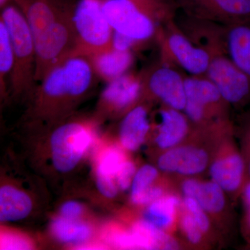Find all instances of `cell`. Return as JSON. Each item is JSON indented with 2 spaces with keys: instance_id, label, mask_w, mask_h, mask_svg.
I'll list each match as a JSON object with an SVG mask.
<instances>
[{
  "instance_id": "6da1fadb",
  "label": "cell",
  "mask_w": 250,
  "mask_h": 250,
  "mask_svg": "<svg viewBox=\"0 0 250 250\" xmlns=\"http://www.w3.org/2000/svg\"><path fill=\"white\" fill-rule=\"evenodd\" d=\"M0 20L7 28L14 49L11 84L18 91L28 89L35 81L36 49L32 33L25 16L16 4L1 10Z\"/></svg>"
},
{
  "instance_id": "7a4b0ae2",
  "label": "cell",
  "mask_w": 250,
  "mask_h": 250,
  "mask_svg": "<svg viewBox=\"0 0 250 250\" xmlns=\"http://www.w3.org/2000/svg\"><path fill=\"white\" fill-rule=\"evenodd\" d=\"M103 10L113 30L139 42L152 37L156 15L166 6L158 0H103Z\"/></svg>"
},
{
  "instance_id": "3957f363",
  "label": "cell",
  "mask_w": 250,
  "mask_h": 250,
  "mask_svg": "<svg viewBox=\"0 0 250 250\" xmlns=\"http://www.w3.org/2000/svg\"><path fill=\"white\" fill-rule=\"evenodd\" d=\"M76 52L84 55L111 47L113 29L103 10V0H80L72 10Z\"/></svg>"
},
{
  "instance_id": "277c9868",
  "label": "cell",
  "mask_w": 250,
  "mask_h": 250,
  "mask_svg": "<svg viewBox=\"0 0 250 250\" xmlns=\"http://www.w3.org/2000/svg\"><path fill=\"white\" fill-rule=\"evenodd\" d=\"M187 17L223 27L250 24V0H174Z\"/></svg>"
},
{
  "instance_id": "5b68a950",
  "label": "cell",
  "mask_w": 250,
  "mask_h": 250,
  "mask_svg": "<svg viewBox=\"0 0 250 250\" xmlns=\"http://www.w3.org/2000/svg\"><path fill=\"white\" fill-rule=\"evenodd\" d=\"M206 77L227 103L243 106L250 100V77L225 53L212 55Z\"/></svg>"
},
{
  "instance_id": "8992f818",
  "label": "cell",
  "mask_w": 250,
  "mask_h": 250,
  "mask_svg": "<svg viewBox=\"0 0 250 250\" xmlns=\"http://www.w3.org/2000/svg\"><path fill=\"white\" fill-rule=\"evenodd\" d=\"M91 136L80 123H69L56 129L51 137V149L54 167L61 172L72 170L88 147Z\"/></svg>"
},
{
  "instance_id": "52a82bcc",
  "label": "cell",
  "mask_w": 250,
  "mask_h": 250,
  "mask_svg": "<svg viewBox=\"0 0 250 250\" xmlns=\"http://www.w3.org/2000/svg\"><path fill=\"white\" fill-rule=\"evenodd\" d=\"M187 103L184 111L188 119L195 124H204L224 100L218 88L208 79L202 76L185 78Z\"/></svg>"
},
{
  "instance_id": "ba28073f",
  "label": "cell",
  "mask_w": 250,
  "mask_h": 250,
  "mask_svg": "<svg viewBox=\"0 0 250 250\" xmlns=\"http://www.w3.org/2000/svg\"><path fill=\"white\" fill-rule=\"evenodd\" d=\"M143 80V85L168 107L184 111L187 103L185 79L177 70L162 65L152 70Z\"/></svg>"
},
{
  "instance_id": "9c48e42d",
  "label": "cell",
  "mask_w": 250,
  "mask_h": 250,
  "mask_svg": "<svg viewBox=\"0 0 250 250\" xmlns=\"http://www.w3.org/2000/svg\"><path fill=\"white\" fill-rule=\"evenodd\" d=\"M165 45L177 63L192 76L206 75L211 60V54L193 43L182 31L168 32Z\"/></svg>"
},
{
  "instance_id": "30bf717a",
  "label": "cell",
  "mask_w": 250,
  "mask_h": 250,
  "mask_svg": "<svg viewBox=\"0 0 250 250\" xmlns=\"http://www.w3.org/2000/svg\"><path fill=\"white\" fill-rule=\"evenodd\" d=\"M211 180L218 184L225 192H241L247 179L246 166L241 152L232 144L221 153L210 166Z\"/></svg>"
},
{
  "instance_id": "8fae6325",
  "label": "cell",
  "mask_w": 250,
  "mask_h": 250,
  "mask_svg": "<svg viewBox=\"0 0 250 250\" xmlns=\"http://www.w3.org/2000/svg\"><path fill=\"white\" fill-rule=\"evenodd\" d=\"M208 161L209 156L203 148L177 146L166 149L159 157L158 166L164 172L192 176L205 171Z\"/></svg>"
},
{
  "instance_id": "7c38bea8",
  "label": "cell",
  "mask_w": 250,
  "mask_h": 250,
  "mask_svg": "<svg viewBox=\"0 0 250 250\" xmlns=\"http://www.w3.org/2000/svg\"><path fill=\"white\" fill-rule=\"evenodd\" d=\"M143 88L141 77L125 73L108 82L102 93V101L112 110L122 111L130 107L138 100Z\"/></svg>"
},
{
  "instance_id": "4fadbf2b",
  "label": "cell",
  "mask_w": 250,
  "mask_h": 250,
  "mask_svg": "<svg viewBox=\"0 0 250 250\" xmlns=\"http://www.w3.org/2000/svg\"><path fill=\"white\" fill-rule=\"evenodd\" d=\"M88 57L97 77L107 83L126 73L134 61L131 51L123 52L112 47Z\"/></svg>"
},
{
  "instance_id": "5bb4252c",
  "label": "cell",
  "mask_w": 250,
  "mask_h": 250,
  "mask_svg": "<svg viewBox=\"0 0 250 250\" xmlns=\"http://www.w3.org/2000/svg\"><path fill=\"white\" fill-rule=\"evenodd\" d=\"M182 191L184 197L195 199L207 213H218L225 208V190L213 181L186 179L182 184Z\"/></svg>"
},
{
  "instance_id": "9a60e30c",
  "label": "cell",
  "mask_w": 250,
  "mask_h": 250,
  "mask_svg": "<svg viewBox=\"0 0 250 250\" xmlns=\"http://www.w3.org/2000/svg\"><path fill=\"white\" fill-rule=\"evenodd\" d=\"M180 111L170 107L160 111V124L155 141L161 149L175 147L187 136L188 119Z\"/></svg>"
},
{
  "instance_id": "2e32d148",
  "label": "cell",
  "mask_w": 250,
  "mask_h": 250,
  "mask_svg": "<svg viewBox=\"0 0 250 250\" xmlns=\"http://www.w3.org/2000/svg\"><path fill=\"white\" fill-rule=\"evenodd\" d=\"M149 129L147 112L143 106L131 110L122 122L120 140L122 146L129 151H135L144 142Z\"/></svg>"
},
{
  "instance_id": "e0dca14e",
  "label": "cell",
  "mask_w": 250,
  "mask_h": 250,
  "mask_svg": "<svg viewBox=\"0 0 250 250\" xmlns=\"http://www.w3.org/2000/svg\"><path fill=\"white\" fill-rule=\"evenodd\" d=\"M134 237L136 249L177 250L178 242L147 220H140L133 225L131 230Z\"/></svg>"
},
{
  "instance_id": "ac0fdd59",
  "label": "cell",
  "mask_w": 250,
  "mask_h": 250,
  "mask_svg": "<svg viewBox=\"0 0 250 250\" xmlns=\"http://www.w3.org/2000/svg\"><path fill=\"white\" fill-rule=\"evenodd\" d=\"M226 50L231 60L250 77V24L227 28Z\"/></svg>"
},
{
  "instance_id": "d6986e66",
  "label": "cell",
  "mask_w": 250,
  "mask_h": 250,
  "mask_svg": "<svg viewBox=\"0 0 250 250\" xmlns=\"http://www.w3.org/2000/svg\"><path fill=\"white\" fill-rule=\"evenodd\" d=\"M31 199L27 194L12 187L6 186L0 190V220L16 221L22 220L30 213Z\"/></svg>"
},
{
  "instance_id": "ffe728a7",
  "label": "cell",
  "mask_w": 250,
  "mask_h": 250,
  "mask_svg": "<svg viewBox=\"0 0 250 250\" xmlns=\"http://www.w3.org/2000/svg\"><path fill=\"white\" fill-rule=\"evenodd\" d=\"M182 203L177 195H164L149 204L144 213L145 220L164 230L170 228L173 225L177 209Z\"/></svg>"
},
{
  "instance_id": "44dd1931",
  "label": "cell",
  "mask_w": 250,
  "mask_h": 250,
  "mask_svg": "<svg viewBox=\"0 0 250 250\" xmlns=\"http://www.w3.org/2000/svg\"><path fill=\"white\" fill-rule=\"evenodd\" d=\"M54 236L64 243H77L88 239L91 230L85 224L78 223L75 220L65 218L54 220L52 225Z\"/></svg>"
},
{
  "instance_id": "7402d4cb",
  "label": "cell",
  "mask_w": 250,
  "mask_h": 250,
  "mask_svg": "<svg viewBox=\"0 0 250 250\" xmlns=\"http://www.w3.org/2000/svg\"><path fill=\"white\" fill-rule=\"evenodd\" d=\"M14 65V54L9 33L4 22L0 20V82L1 89L6 81H10Z\"/></svg>"
},
{
  "instance_id": "603a6c76",
  "label": "cell",
  "mask_w": 250,
  "mask_h": 250,
  "mask_svg": "<svg viewBox=\"0 0 250 250\" xmlns=\"http://www.w3.org/2000/svg\"><path fill=\"white\" fill-rule=\"evenodd\" d=\"M158 175L157 169L149 165L143 166L136 172L131 184V198L133 203L136 204L140 197L152 187Z\"/></svg>"
},
{
  "instance_id": "cb8c5ba5",
  "label": "cell",
  "mask_w": 250,
  "mask_h": 250,
  "mask_svg": "<svg viewBox=\"0 0 250 250\" xmlns=\"http://www.w3.org/2000/svg\"><path fill=\"white\" fill-rule=\"evenodd\" d=\"M124 161V156L121 151L117 149H108L104 153L100 159L97 174L113 178L118 174Z\"/></svg>"
},
{
  "instance_id": "d4e9b609",
  "label": "cell",
  "mask_w": 250,
  "mask_h": 250,
  "mask_svg": "<svg viewBox=\"0 0 250 250\" xmlns=\"http://www.w3.org/2000/svg\"><path fill=\"white\" fill-rule=\"evenodd\" d=\"M184 209L192 215L200 229L204 233L208 232L210 228V220L207 212L192 197H184L182 201Z\"/></svg>"
},
{
  "instance_id": "484cf974",
  "label": "cell",
  "mask_w": 250,
  "mask_h": 250,
  "mask_svg": "<svg viewBox=\"0 0 250 250\" xmlns=\"http://www.w3.org/2000/svg\"><path fill=\"white\" fill-rule=\"evenodd\" d=\"M180 225L182 231L190 243L197 245L202 241L204 233L192 215L186 209L181 216Z\"/></svg>"
},
{
  "instance_id": "4316f807",
  "label": "cell",
  "mask_w": 250,
  "mask_h": 250,
  "mask_svg": "<svg viewBox=\"0 0 250 250\" xmlns=\"http://www.w3.org/2000/svg\"><path fill=\"white\" fill-rule=\"evenodd\" d=\"M241 141V153L246 166V179H250V113L242 119Z\"/></svg>"
},
{
  "instance_id": "83f0119b",
  "label": "cell",
  "mask_w": 250,
  "mask_h": 250,
  "mask_svg": "<svg viewBox=\"0 0 250 250\" xmlns=\"http://www.w3.org/2000/svg\"><path fill=\"white\" fill-rule=\"evenodd\" d=\"M136 170L134 164L131 161L123 162L116 175L118 187L121 190H127L131 187Z\"/></svg>"
},
{
  "instance_id": "f1b7e54d",
  "label": "cell",
  "mask_w": 250,
  "mask_h": 250,
  "mask_svg": "<svg viewBox=\"0 0 250 250\" xmlns=\"http://www.w3.org/2000/svg\"><path fill=\"white\" fill-rule=\"evenodd\" d=\"M30 248V243L19 235L6 233L1 236V250H28Z\"/></svg>"
},
{
  "instance_id": "f546056e",
  "label": "cell",
  "mask_w": 250,
  "mask_h": 250,
  "mask_svg": "<svg viewBox=\"0 0 250 250\" xmlns=\"http://www.w3.org/2000/svg\"><path fill=\"white\" fill-rule=\"evenodd\" d=\"M137 42L138 41L134 40L129 36L113 30L111 45L113 48L116 49L117 50L123 51V52L131 51V47Z\"/></svg>"
},
{
  "instance_id": "4dcf8cb0",
  "label": "cell",
  "mask_w": 250,
  "mask_h": 250,
  "mask_svg": "<svg viewBox=\"0 0 250 250\" xmlns=\"http://www.w3.org/2000/svg\"><path fill=\"white\" fill-rule=\"evenodd\" d=\"M97 186L98 190L105 197L112 198L118 193V188L113 178L97 174Z\"/></svg>"
},
{
  "instance_id": "1f68e13d",
  "label": "cell",
  "mask_w": 250,
  "mask_h": 250,
  "mask_svg": "<svg viewBox=\"0 0 250 250\" xmlns=\"http://www.w3.org/2000/svg\"><path fill=\"white\" fill-rule=\"evenodd\" d=\"M82 212V207L80 204L75 202H68L62 206L61 213L62 218L75 220Z\"/></svg>"
},
{
  "instance_id": "d6a6232c",
  "label": "cell",
  "mask_w": 250,
  "mask_h": 250,
  "mask_svg": "<svg viewBox=\"0 0 250 250\" xmlns=\"http://www.w3.org/2000/svg\"><path fill=\"white\" fill-rule=\"evenodd\" d=\"M241 192L246 208H250V179H246Z\"/></svg>"
},
{
  "instance_id": "836d02e7",
  "label": "cell",
  "mask_w": 250,
  "mask_h": 250,
  "mask_svg": "<svg viewBox=\"0 0 250 250\" xmlns=\"http://www.w3.org/2000/svg\"><path fill=\"white\" fill-rule=\"evenodd\" d=\"M243 232L248 241L250 242V208H246L243 218Z\"/></svg>"
},
{
  "instance_id": "e575fe53",
  "label": "cell",
  "mask_w": 250,
  "mask_h": 250,
  "mask_svg": "<svg viewBox=\"0 0 250 250\" xmlns=\"http://www.w3.org/2000/svg\"><path fill=\"white\" fill-rule=\"evenodd\" d=\"M12 0H0V8L1 10L4 9L5 7L11 4Z\"/></svg>"
}]
</instances>
